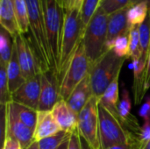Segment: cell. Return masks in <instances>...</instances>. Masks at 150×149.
Masks as SVG:
<instances>
[{
  "label": "cell",
  "instance_id": "603a6c76",
  "mask_svg": "<svg viewBox=\"0 0 150 149\" xmlns=\"http://www.w3.org/2000/svg\"><path fill=\"white\" fill-rule=\"evenodd\" d=\"M14 39L4 28L0 32V66L7 68L13 51Z\"/></svg>",
  "mask_w": 150,
  "mask_h": 149
},
{
  "label": "cell",
  "instance_id": "d4e9b609",
  "mask_svg": "<svg viewBox=\"0 0 150 149\" xmlns=\"http://www.w3.org/2000/svg\"><path fill=\"white\" fill-rule=\"evenodd\" d=\"M139 34L142 51L140 59L147 63L150 52V14H149L146 20L139 25Z\"/></svg>",
  "mask_w": 150,
  "mask_h": 149
},
{
  "label": "cell",
  "instance_id": "9c48e42d",
  "mask_svg": "<svg viewBox=\"0 0 150 149\" xmlns=\"http://www.w3.org/2000/svg\"><path fill=\"white\" fill-rule=\"evenodd\" d=\"M14 44L18 63L25 78L28 80L40 75L41 68L29 38L20 33L14 39Z\"/></svg>",
  "mask_w": 150,
  "mask_h": 149
},
{
  "label": "cell",
  "instance_id": "484cf974",
  "mask_svg": "<svg viewBox=\"0 0 150 149\" xmlns=\"http://www.w3.org/2000/svg\"><path fill=\"white\" fill-rule=\"evenodd\" d=\"M102 0H83V6L81 9V22H82V30L83 35L85 28L89 25L91 19L96 13V11L100 7Z\"/></svg>",
  "mask_w": 150,
  "mask_h": 149
},
{
  "label": "cell",
  "instance_id": "4fadbf2b",
  "mask_svg": "<svg viewBox=\"0 0 150 149\" xmlns=\"http://www.w3.org/2000/svg\"><path fill=\"white\" fill-rule=\"evenodd\" d=\"M51 112L62 131L72 133L77 130L78 115L71 109L66 100L58 101Z\"/></svg>",
  "mask_w": 150,
  "mask_h": 149
},
{
  "label": "cell",
  "instance_id": "5b68a950",
  "mask_svg": "<svg viewBox=\"0 0 150 149\" xmlns=\"http://www.w3.org/2000/svg\"><path fill=\"white\" fill-rule=\"evenodd\" d=\"M83 40L81 14L79 11H66L63 26L61 58L57 80L59 85L70 61Z\"/></svg>",
  "mask_w": 150,
  "mask_h": 149
},
{
  "label": "cell",
  "instance_id": "ee69618b",
  "mask_svg": "<svg viewBox=\"0 0 150 149\" xmlns=\"http://www.w3.org/2000/svg\"><path fill=\"white\" fill-rule=\"evenodd\" d=\"M139 1H144V2H146L148 4V5H149V7L150 9V0H139Z\"/></svg>",
  "mask_w": 150,
  "mask_h": 149
},
{
  "label": "cell",
  "instance_id": "4316f807",
  "mask_svg": "<svg viewBox=\"0 0 150 149\" xmlns=\"http://www.w3.org/2000/svg\"><path fill=\"white\" fill-rule=\"evenodd\" d=\"M108 50L112 49L120 57L130 58V47H129V34L121 35L117 37L108 47Z\"/></svg>",
  "mask_w": 150,
  "mask_h": 149
},
{
  "label": "cell",
  "instance_id": "e575fe53",
  "mask_svg": "<svg viewBox=\"0 0 150 149\" xmlns=\"http://www.w3.org/2000/svg\"><path fill=\"white\" fill-rule=\"evenodd\" d=\"M139 114L144 121L150 120V97L146 99V101L141 106V109L139 110Z\"/></svg>",
  "mask_w": 150,
  "mask_h": 149
},
{
  "label": "cell",
  "instance_id": "f6af8a7d",
  "mask_svg": "<svg viewBox=\"0 0 150 149\" xmlns=\"http://www.w3.org/2000/svg\"><path fill=\"white\" fill-rule=\"evenodd\" d=\"M103 1H104V0H102V2H103ZM102 2H101V3H102Z\"/></svg>",
  "mask_w": 150,
  "mask_h": 149
},
{
  "label": "cell",
  "instance_id": "1f68e13d",
  "mask_svg": "<svg viewBox=\"0 0 150 149\" xmlns=\"http://www.w3.org/2000/svg\"><path fill=\"white\" fill-rule=\"evenodd\" d=\"M150 141V120H146L144 121L141 133L139 135V141L141 143V148H143L149 141Z\"/></svg>",
  "mask_w": 150,
  "mask_h": 149
},
{
  "label": "cell",
  "instance_id": "f35d334b",
  "mask_svg": "<svg viewBox=\"0 0 150 149\" xmlns=\"http://www.w3.org/2000/svg\"><path fill=\"white\" fill-rule=\"evenodd\" d=\"M71 135V134H70ZM70 135L62 142V144L57 149H68V148H69V138H70Z\"/></svg>",
  "mask_w": 150,
  "mask_h": 149
},
{
  "label": "cell",
  "instance_id": "44dd1931",
  "mask_svg": "<svg viewBox=\"0 0 150 149\" xmlns=\"http://www.w3.org/2000/svg\"><path fill=\"white\" fill-rule=\"evenodd\" d=\"M149 14V7L144 1H139L131 5L127 11V21L129 27L141 25Z\"/></svg>",
  "mask_w": 150,
  "mask_h": 149
},
{
  "label": "cell",
  "instance_id": "bcb514c9",
  "mask_svg": "<svg viewBox=\"0 0 150 149\" xmlns=\"http://www.w3.org/2000/svg\"><path fill=\"white\" fill-rule=\"evenodd\" d=\"M149 14H150V9H149Z\"/></svg>",
  "mask_w": 150,
  "mask_h": 149
},
{
  "label": "cell",
  "instance_id": "ba28073f",
  "mask_svg": "<svg viewBox=\"0 0 150 149\" xmlns=\"http://www.w3.org/2000/svg\"><path fill=\"white\" fill-rule=\"evenodd\" d=\"M77 131L93 149H102L99 139L98 98L93 96L78 114Z\"/></svg>",
  "mask_w": 150,
  "mask_h": 149
},
{
  "label": "cell",
  "instance_id": "6da1fadb",
  "mask_svg": "<svg viewBox=\"0 0 150 149\" xmlns=\"http://www.w3.org/2000/svg\"><path fill=\"white\" fill-rule=\"evenodd\" d=\"M29 14V40L41 68V73L54 70V63L47 39L40 0H25Z\"/></svg>",
  "mask_w": 150,
  "mask_h": 149
},
{
  "label": "cell",
  "instance_id": "30bf717a",
  "mask_svg": "<svg viewBox=\"0 0 150 149\" xmlns=\"http://www.w3.org/2000/svg\"><path fill=\"white\" fill-rule=\"evenodd\" d=\"M40 96L38 111H52L60 101V85L54 70H48L40 74Z\"/></svg>",
  "mask_w": 150,
  "mask_h": 149
},
{
  "label": "cell",
  "instance_id": "5bb4252c",
  "mask_svg": "<svg viewBox=\"0 0 150 149\" xmlns=\"http://www.w3.org/2000/svg\"><path fill=\"white\" fill-rule=\"evenodd\" d=\"M62 129L55 120L51 111H38L36 126L33 131V140L40 141L61 132Z\"/></svg>",
  "mask_w": 150,
  "mask_h": 149
},
{
  "label": "cell",
  "instance_id": "60d3db41",
  "mask_svg": "<svg viewBox=\"0 0 150 149\" xmlns=\"http://www.w3.org/2000/svg\"><path fill=\"white\" fill-rule=\"evenodd\" d=\"M26 149H40V148H39V143L37 141H33Z\"/></svg>",
  "mask_w": 150,
  "mask_h": 149
},
{
  "label": "cell",
  "instance_id": "7402d4cb",
  "mask_svg": "<svg viewBox=\"0 0 150 149\" xmlns=\"http://www.w3.org/2000/svg\"><path fill=\"white\" fill-rule=\"evenodd\" d=\"M10 105L13 111L15 112L18 118L30 129L34 131L37 122L38 111L14 102H10Z\"/></svg>",
  "mask_w": 150,
  "mask_h": 149
},
{
  "label": "cell",
  "instance_id": "ab89813d",
  "mask_svg": "<svg viewBox=\"0 0 150 149\" xmlns=\"http://www.w3.org/2000/svg\"><path fill=\"white\" fill-rule=\"evenodd\" d=\"M81 144H82V149H93L88 144V142L82 137H81Z\"/></svg>",
  "mask_w": 150,
  "mask_h": 149
},
{
  "label": "cell",
  "instance_id": "f1b7e54d",
  "mask_svg": "<svg viewBox=\"0 0 150 149\" xmlns=\"http://www.w3.org/2000/svg\"><path fill=\"white\" fill-rule=\"evenodd\" d=\"M129 47H130V58L132 60L140 59L142 56L139 26H134L129 31Z\"/></svg>",
  "mask_w": 150,
  "mask_h": 149
},
{
  "label": "cell",
  "instance_id": "ac0fdd59",
  "mask_svg": "<svg viewBox=\"0 0 150 149\" xmlns=\"http://www.w3.org/2000/svg\"><path fill=\"white\" fill-rule=\"evenodd\" d=\"M0 24L13 39L20 34L12 0H0Z\"/></svg>",
  "mask_w": 150,
  "mask_h": 149
},
{
  "label": "cell",
  "instance_id": "d6986e66",
  "mask_svg": "<svg viewBox=\"0 0 150 149\" xmlns=\"http://www.w3.org/2000/svg\"><path fill=\"white\" fill-rule=\"evenodd\" d=\"M134 68V82H133V93L135 105H140L147 92L145 90L146 81V68L147 63L141 59L132 60Z\"/></svg>",
  "mask_w": 150,
  "mask_h": 149
},
{
  "label": "cell",
  "instance_id": "7c38bea8",
  "mask_svg": "<svg viewBox=\"0 0 150 149\" xmlns=\"http://www.w3.org/2000/svg\"><path fill=\"white\" fill-rule=\"evenodd\" d=\"M6 136L16 139L23 149H26L34 141L33 131L18 118L10 103L6 105Z\"/></svg>",
  "mask_w": 150,
  "mask_h": 149
},
{
  "label": "cell",
  "instance_id": "7bdbcfd3",
  "mask_svg": "<svg viewBox=\"0 0 150 149\" xmlns=\"http://www.w3.org/2000/svg\"><path fill=\"white\" fill-rule=\"evenodd\" d=\"M137 2H139V0H130V5L134 4H136Z\"/></svg>",
  "mask_w": 150,
  "mask_h": 149
},
{
  "label": "cell",
  "instance_id": "ffe728a7",
  "mask_svg": "<svg viewBox=\"0 0 150 149\" xmlns=\"http://www.w3.org/2000/svg\"><path fill=\"white\" fill-rule=\"evenodd\" d=\"M7 77H8V84H9V90L11 95V93L16 91L21 85H23L26 81L18 63L15 44H13L12 55L7 67Z\"/></svg>",
  "mask_w": 150,
  "mask_h": 149
},
{
  "label": "cell",
  "instance_id": "74e56055",
  "mask_svg": "<svg viewBox=\"0 0 150 149\" xmlns=\"http://www.w3.org/2000/svg\"><path fill=\"white\" fill-rule=\"evenodd\" d=\"M150 88V52L147 62V68H146V81H145V90L146 91Z\"/></svg>",
  "mask_w": 150,
  "mask_h": 149
},
{
  "label": "cell",
  "instance_id": "8fae6325",
  "mask_svg": "<svg viewBox=\"0 0 150 149\" xmlns=\"http://www.w3.org/2000/svg\"><path fill=\"white\" fill-rule=\"evenodd\" d=\"M40 74L26 80L23 85L11 93V102L18 103L38 111L41 89Z\"/></svg>",
  "mask_w": 150,
  "mask_h": 149
},
{
  "label": "cell",
  "instance_id": "d6a6232c",
  "mask_svg": "<svg viewBox=\"0 0 150 149\" xmlns=\"http://www.w3.org/2000/svg\"><path fill=\"white\" fill-rule=\"evenodd\" d=\"M68 149H82L81 144V136L78 133V131H75L71 133L69 142V148Z\"/></svg>",
  "mask_w": 150,
  "mask_h": 149
},
{
  "label": "cell",
  "instance_id": "b9f144b4",
  "mask_svg": "<svg viewBox=\"0 0 150 149\" xmlns=\"http://www.w3.org/2000/svg\"><path fill=\"white\" fill-rule=\"evenodd\" d=\"M142 149H150V141L143 147V148H142Z\"/></svg>",
  "mask_w": 150,
  "mask_h": 149
},
{
  "label": "cell",
  "instance_id": "7a4b0ae2",
  "mask_svg": "<svg viewBox=\"0 0 150 149\" xmlns=\"http://www.w3.org/2000/svg\"><path fill=\"white\" fill-rule=\"evenodd\" d=\"M47 39L52 56L54 73L58 75L66 10L57 0H40Z\"/></svg>",
  "mask_w": 150,
  "mask_h": 149
},
{
  "label": "cell",
  "instance_id": "2e32d148",
  "mask_svg": "<svg viewBox=\"0 0 150 149\" xmlns=\"http://www.w3.org/2000/svg\"><path fill=\"white\" fill-rule=\"evenodd\" d=\"M130 6L120 10L108 18V30H107V44L112 42L117 37L129 34L130 27L127 21V11ZM108 49V48H107Z\"/></svg>",
  "mask_w": 150,
  "mask_h": 149
},
{
  "label": "cell",
  "instance_id": "cb8c5ba5",
  "mask_svg": "<svg viewBox=\"0 0 150 149\" xmlns=\"http://www.w3.org/2000/svg\"><path fill=\"white\" fill-rule=\"evenodd\" d=\"M14 11L21 34L29 32V14L25 0H12Z\"/></svg>",
  "mask_w": 150,
  "mask_h": 149
},
{
  "label": "cell",
  "instance_id": "f546056e",
  "mask_svg": "<svg viewBox=\"0 0 150 149\" xmlns=\"http://www.w3.org/2000/svg\"><path fill=\"white\" fill-rule=\"evenodd\" d=\"M11 102V92L9 90L7 68L0 66V105H6Z\"/></svg>",
  "mask_w": 150,
  "mask_h": 149
},
{
  "label": "cell",
  "instance_id": "8d00e7d4",
  "mask_svg": "<svg viewBox=\"0 0 150 149\" xmlns=\"http://www.w3.org/2000/svg\"><path fill=\"white\" fill-rule=\"evenodd\" d=\"M141 148V143L138 141L130 142V143H124V144H118L115 146H112L108 149H140Z\"/></svg>",
  "mask_w": 150,
  "mask_h": 149
},
{
  "label": "cell",
  "instance_id": "4dcf8cb0",
  "mask_svg": "<svg viewBox=\"0 0 150 149\" xmlns=\"http://www.w3.org/2000/svg\"><path fill=\"white\" fill-rule=\"evenodd\" d=\"M127 6H131L130 0H104L100 4V8L107 15H111Z\"/></svg>",
  "mask_w": 150,
  "mask_h": 149
},
{
  "label": "cell",
  "instance_id": "3957f363",
  "mask_svg": "<svg viewBox=\"0 0 150 149\" xmlns=\"http://www.w3.org/2000/svg\"><path fill=\"white\" fill-rule=\"evenodd\" d=\"M108 18L109 15L99 7L84 30L82 42L90 63V68L108 51L106 46Z\"/></svg>",
  "mask_w": 150,
  "mask_h": 149
},
{
  "label": "cell",
  "instance_id": "e0dca14e",
  "mask_svg": "<svg viewBox=\"0 0 150 149\" xmlns=\"http://www.w3.org/2000/svg\"><path fill=\"white\" fill-rule=\"evenodd\" d=\"M119 79H120V76L117 77L108 86V88L105 90V93L98 99V103L103 107H105L112 115H113L124 126V123H123L122 119L119 112V102H120Z\"/></svg>",
  "mask_w": 150,
  "mask_h": 149
},
{
  "label": "cell",
  "instance_id": "277c9868",
  "mask_svg": "<svg viewBox=\"0 0 150 149\" xmlns=\"http://www.w3.org/2000/svg\"><path fill=\"white\" fill-rule=\"evenodd\" d=\"M127 59L118 56L113 50L106 51L91 68V78L93 94L100 98L108 86L120 76L122 66Z\"/></svg>",
  "mask_w": 150,
  "mask_h": 149
},
{
  "label": "cell",
  "instance_id": "8992f818",
  "mask_svg": "<svg viewBox=\"0 0 150 149\" xmlns=\"http://www.w3.org/2000/svg\"><path fill=\"white\" fill-rule=\"evenodd\" d=\"M98 117L99 139L102 149H108L118 144L130 143L139 140L99 103Z\"/></svg>",
  "mask_w": 150,
  "mask_h": 149
},
{
  "label": "cell",
  "instance_id": "d590c367",
  "mask_svg": "<svg viewBox=\"0 0 150 149\" xmlns=\"http://www.w3.org/2000/svg\"><path fill=\"white\" fill-rule=\"evenodd\" d=\"M83 0H66V11H79L83 6Z\"/></svg>",
  "mask_w": 150,
  "mask_h": 149
},
{
  "label": "cell",
  "instance_id": "83f0119b",
  "mask_svg": "<svg viewBox=\"0 0 150 149\" xmlns=\"http://www.w3.org/2000/svg\"><path fill=\"white\" fill-rule=\"evenodd\" d=\"M70 134L69 133L61 131L54 135L40 141L38 142L39 148L40 149H57Z\"/></svg>",
  "mask_w": 150,
  "mask_h": 149
},
{
  "label": "cell",
  "instance_id": "52a82bcc",
  "mask_svg": "<svg viewBox=\"0 0 150 149\" xmlns=\"http://www.w3.org/2000/svg\"><path fill=\"white\" fill-rule=\"evenodd\" d=\"M90 63L85 54L83 42L76 49L70 64L63 76L60 83V96L63 100H67L74 89L89 74Z\"/></svg>",
  "mask_w": 150,
  "mask_h": 149
},
{
  "label": "cell",
  "instance_id": "9a60e30c",
  "mask_svg": "<svg viewBox=\"0 0 150 149\" xmlns=\"http://www.w3.org/2000/svg\"><path fill=\"white\" fill-rule=\"evenodd\" d=\"M93 96L94 94L91 87V78L90 75L88 74L85 78L74 89L66 101L71 109L78 115Z\"/></svg>",
  "mask_w": 150,
  "mask_h": 149
},
{
  "label": "cell",
  "instance_id": "836d02e7",
  "mask_svg": "<svg viewBox=\"0 0 150 149\" xmlns=\"http://www.w3.org/2000/svg\"><path fill=\"white\" fill-rule=\"evenodd\" d=\"M2 149H23L21 144L14 138L6 136L4 143L2 144Z\"/></svg>",
  "mask_w": 150,
  "mask_h": 149
}]
</instances>
